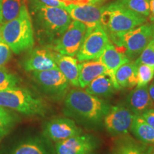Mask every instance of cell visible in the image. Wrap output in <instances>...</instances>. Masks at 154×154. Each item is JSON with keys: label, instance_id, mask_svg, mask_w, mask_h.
<instances>
[{"label": "cell", "instance_id": "cell-1", "mask_svg": "<svg viewBox=\"0 0 154 154\" xmlns=\"http://www.w3.org/2000/svg\"><path fill=\"white\" fill-rule=\"evenodd\" d=\"M146 18L114 1L102 6L101 25L106 32L110 41L121 47L123 36L128 31L145 24L147 22Z\"/></svg>", "mask_w": 154, "mask_h": 154}, {"label": "cell", "instance_id": "cell-2", "mask_svg": "<svg viewBox=\"0 0 154 154\" xmlns=\"http://www.w3.org/2000/svg\"><path fill=\"white\" fill-rule=\"evenodd\" d=\"M65 111L86 122L98 124L110 109L105 101L85 90L73 88L65 96Z\"/></svg>", "mask_w": 154, "mask_h": 154}, {"label": "cell", "instance_id": "cell-3", "mask_svg": "<svg viewBox=\"0 0 154 154\" xmlns=\"http://www.w3.org/2000/svg\"><path fill=\"white\" fill-rule=\"evenodd\" d=\"M1 39L16 54L33 47L34 31L26 3L23 4L16 18L2 24Z\"/></svg>", "mask_w": 154, "mask_h": 154}, {"label": "cell", "instance_id": "cell-4", "mask_svg": "<svg viewBox=\"0 0 154 154\" xmlns=\"http://www.w3.org/2000/svg\"><path fill=\"white\" fill-rule=\"evenodd\" d=\"M29 2L38 32L52 44L68 28L72 18L63 8L44 5L37 0Z\"/></svg>", "mask_w": 154, "mask_h": 154}, {"label": "cell", "instance_id": "cell-5", "mask_svg": "<svg viewBox=\"0 0 154 154\" xmlns=\"http://www.w3.org/2000/svg\"><path fill=\"white\" fill-rule=\"evenodd\" d=\"M0 106L27 116H43L47 111L46 103L41 98L19 86L0 91Z\"/></svg>", "mask_w": 154, "mask_h": 154}, {"label": "cell", "instance_id": "cell-6", "mask_svg": "<svg viewBox=\"0 0 154 154\" xmlns=\"http://www.w3.org/2000/svg\"><path fill=\"white\" fill-rule=\"evenodd\" d=\"M106 32L101 24L87 29L86 33L76 57L78 61L97 59L110 42Z\"/></svg>", "mask_w": 154, "mask_h": 154}, {"label": "cell", "instance_id": "cell-7", "mask_svg": "<svg viewBox=\"0 0 154 154\" xmlns=\"http://www.w3.org/2000/svg\"><path fill=\"white\" fill-rule=\"evenodd\" d=\"M87 28L83 23L72 20L68 28L51 44V49L63 55L75 57L85 37Z\"/></svg>", "mask_w": 154, "mask_h": 154}, {"label": "cell", "instance_id": "cell-8", "mask_svg": "<svg viewBox=\"0 0 154 154\" xmlns=\"http://www.w3.org/2000/svg\"><path fill=\"white\" fill-rule=\"evenodd\" d=\"M153 39L152 24H143L127 32L123 36L121 47L131 61L137 59L142 51Z\"/></svg>", "mask_w": 154, "mask_h": 154}, {"label": "cell", "instance_id": "cell-9", "mask_svg": "<svg viewBox=\"0 0 154 154\" xmlns=\"http://www.w3.org/2000/svg\"><path fill=\"white\" fill-rule=\"evenodd\" d=\"M32 73L35 82L48 95L54 98H60L68 90L69 85L68 80L58 67Z\"/></svg>", "mask_w": 154, "mask_h": 154}, {"label": "cell", "instance_id": "cell-10", "mask_svg": "<svg viewBox=\"0 0 154 154\" xmlns=\"http://www.w3.org/2000/svg\"><path fill=\"white\" fill-rule=\"evenodd\" d=\"M134 114L128 107L117 105L110 107L103 118L106 130L113 135H125L131 130Z\"/></svg>", "mask_w": 154, "mask_h": 154}, {"label": "cell", "instance_id": "cell-11", "mask_svg": "<svg viewBox=\"0 0 154 154\" xmlns=\"http://www.w3.org/2000/svg\"><path fill=\"white\" fill-rule=\"evenodd\" d=\"M82 130L74 121L63 117L51 119L45 124L44 128V135L54 142L82 134Z\"/></svg>", "mask_w": 154, "mask_h": 154}, {"label": "cell", "instance_id": "cell-12", "mask_svg": "<svg viewBox=\"0 0 154 154\" xmlns=\"http://www.w3.org/2000/svg\"><path fill=\"white\" fill-rule=\"evenodd\" d=\"M96 147L94 138L89 135L79 134L56 142V154H87Z\"/></svg>", "mask_w": 154, "mask_h": 154}, {"label": "cell", "instance_id": "cell-13", "mask_svg": "<svg viewBox=\"0 0 154 154\" xmlns=\"http://www.w3.org/2000/svg\"><path fill=\"white\" fill-rule=\"evenodd\" d=\"M55 51L46 48L32 49L22 62V66L26 72H42L57 68L54 57Z\"/></svg>", "mask_w": 154, "mask_h": 154}, {"label": "cell", "instance_id": "cell-14", "mask_svg": "<svg viewBox=\"0 0 154 154\" xmlns=\"http://www.w3.org/2000/svg\"><path fill=\"white\" fill-rule=\"evenodd\" d=\"M64 9L72 20L83 23L87 29L101 24L102 9L101 5L70 4Z\"/></svg>", "mask_w": 154, "mask_h": 154}, {"label": "cell", "instance_id": "cell-15", "mask_svg": "<svg viewBox=\"0 0 154 154\" xmlns=\"http://www.w3.org/2000/svg\"><path fill=\"white\" fill-rule=\"evenodd\" d=\"M97 59H99L106 68L108 75L112 79L115 88L116 89H120L116 82L115 74L117 69L121 65L131 61L126 55V54L120 51L118 48L113 45L112 42H110L106 46L103 53Z\"/></svg>", "mask_w": 154, "mask_h": 154}, {"label": "cell", "instance_id": "cell-16", "mask_svg": "<svg viewBox=\"0 0 154 154\" xmlns=\"http://www.w3.org/2000/svg\"><path fill=\"white\" fill-rule=\"evenodd\" d=\"M127 107L134 115L140 116L148 109L154 108V102L150 96L149 86H136L127 96Z\"/></svg>", "mask_w": 154, "mask_h": 154}, {"label": "cell", "instance_id": "cell-17", "mask_svg": "<svg viewBox=\"0 0 154 154\" xmlns=\"http://www.w3.org/2000/svg\"><path fill=\"white\" fill-rule=\"evenodd\" d=\"M55 61L58 69L64 75L69 84L75 87L79 86V63L76 58L71 56L63 55L56 52Z\"/></svg>", "mask_w": 154, "mask_h": 154}, {"label": "cell", "instance_id": "cell-18", "mask_svg": "<svg viewBox=\"0 0 154 154\" xmlns=\"http://www.w3.org/2000/svg\"><path fill=\"white\" fill-rule=\"evenodd\" d=\"M101 74H108V72L106 68L99 59L82 61L79 63V87L85 88L92 81Z\"/></svg>", "mask_w": 154, "mask_h": 154}, {"label": "cell", "instance_id": "cell-19", "mask_svg": "<svg viewBox=\"0 0 154 154\" xmlns=\"http://www.w3.org/2000/svg\"><path fill=\"white\" fill-rule=\"evenodd\" d=\"M119 88H131L137 84V65L130 61L121 65L115 74Z\"/></svg>", "mask_w": 154, "mask_h": 154}, {"label": "cell", "instance_id": "cell-20", "mask_svg": "<svg viewBox=\"0 0 154 154\" xmlns=\"http://www.w3.org/2000/svg\"><path fill=\"white\" fill-rule=\"evenodd\" d=\"M84 90L97 97H107L113 95L116 88L109 75L101 74L92 81Z\"/></svg>", "mask_w": 154, "mask_h": 154}, {"label": "cell", "instance_id": "cell-21", "mask_svg": "<svg viewBox=\"0 0 154 154\" xmlns=\"http://www.w3.org/2000/svg\"><path fill=\"white\" fill-rule=\"evenodd\" d=\"M4 154H50L47 148L38 138L23 140Z\"/></svg>", "mask_w": 154, "mask_h": 154}, {"label": "cell", "instance_id": "cell-22", "mask_svg": "<svg viewBox=\"0 0 154 154\" xmlns=\"http://www.w3.org/2000/svg\"><path fill=\"white\" fill-rule=\"evenodd\" d=\"M130 131L143 143L154 144V128L144 120L141 116L134 115Z\"/></svg>", "mask_w": 154, "mask_h": 154}, {"label": "cell", "instance_id": "cell-23", "mask_svg": "<svg viewBox=\"0 0 154 154\" xmlns=\"http://www.w3.org/2000/svg\"><path fill=\"white\" fill-rule=\"evenodd\" d=\"M18 121L13 111L0 106V140L7 136Z\"/></svg>", "mask_w": 154, "mask_h": 154}, {"label": "cell", "instance_id": "cell-24", "mask_svg": "<svg viewBox=\"0 0 154 154\" xmlns=\"http://www.w3.org/2000/svg\"><path fill=\"white\" fill-rule=\"evenodd\" d=\"M24 0H2V24L12 20L18 16L20 12Z\"/></svg>", "mask_w": 154, "mask_h": 154}, {"label": "cell", "instance_id": "cell-25", "mask_svg": "<svg viewBox=\"0 0 154 154\" xmlns=\"http://www.w3.org/2000/svg\"><path fill=\"white\" fill-rule=\"evenodd\" d=\"M116 2L142 16L148 17L150 13V0H116Z\"/></svg>", "mask_w": 154, "mask_h": 154}, {"label": "cell", "instance_id": "cell-26", "mask_svg": "<svg viewBox=\"0 0 154 154\" xmlns=\"http://www.w3.org/2000/svg\"><path fill=\"white\" fill-rule=\"evenodd\" d=\"M19 83L20 82L17 75L0 67V91L16 87Z\"/></svg>", "mask_w": 154, "mask_h": 154}, {"label": "cell", "instance_id": "cell-27", "mask_svg": "<svg viewBox=\"0 0 154 154\" xmlns=\"http://www.w3.org/2000/svg\"><path fill=\"white\" fill-rule=\"evenodd\" d=\"M154 78V69L146 64L137 65V84L136 86H147Z\"/></svg>", "mask_w": 154, "mask_h": 154}, {"label": "cell", "instance_id": "cell-28", "mask_svg": "<svg viewBox=\"0 0 154 154\" xmlns=\"http://www.w3.org/2000/svg\"><path fill=\"white\" fill-rule=\"evenodd\" d=\"M134 62L136 65H148L154 69V40L149 42Z\"/></svg>", "mask_w": 154, "mask_h": 154}, {"label": "cell", "instance_id": "cell-29", "mask_svg": "<svg viewBox=\"0 0 154 154\" xmlns=\"http://www.w3.org/2000/svg\"><path fill=\"white\" fill-rule=\"evenodd\" d=\"M115 154H149L143 148L131 141L119 143L115 149Z\"/></svg>", "mask_w": 154, "mask_h": 154}, {"label": "cell", "instance_id": "cell-30", "mask_svg": "<svg viewBox=\"0 0 154 154\" xmlns=\"http://www.w3.org/2000/svg\"><path fill=\"white\" fill-rule=\"evenodd\" d=\"M11 57V51L7 44L0 38V67L6 64Z\"/></svg>", "mask_w": 154, "mask_h": 154}, {"label": "cell", "instance_id": "cell-31", "mask_svg": "<svg viewBox=\"0 0 154 154\" xmlns=\"http://www.w3.org/2000/svg\"><path fill=\"white\" fill-rule=\"evenodd\" d=\"M140 116L143 117V119L150 126L154 128V108L148 109L147 111L143 112Z\"/></svg>", "mask_w": 154, "mask_h": 154}, {"label": "cell", "instance_id": "cell-32", "mask_svg": "<svg viewBox=\"0 0 154 154\" xmlns=\"http://www.w3.org/2000/svg\"><path fill=\"white\" fill-rule=\"evenodd\" d=\"M37 1L44 5L50 6V7H60L63 9L66 7V4L62 2L61 0H37Z\"/></svg>", "mask_w": 154, "mask_h": 154}, {"label": "cell", "instance_id": "cell-33", "mask_svg": "<svg viewBox=\"0 0 154 154\" xmlns=\"http://www.w3.org/2000/svg\"><path fill=\"white\" fill-rule=\"evenodd\" d=\"M104 0H68L69 5L76 4V5H101Z\"/></svg>", "mask_w": 154, "mask_h": 154}, {"label": "cell", "instance_id": "cell-34", "mask_svg": "<svg viewBox=\"0 0 154 154\" xmlns=\"http://www.w3.org/2000/svg\"><path fill=\"white\" fill-rule=\"evenodd\" d=\"M149 19L154 24V0H150Z\"/></svg>", "mask_w": 154, "mask_h": 154}, {"label": "cell", "instance_id": "cell-35", "mask_svg": "<svg viewBox=\"0 0 154 154\" xmlns=\"http://www.w3.org/2000/svg\"><path fill=\"white\" fill-rule=\"evenodd\" d=\"M149 92L150 96L154 102V83H152L151 85L149 86Z\"/></svg>", "mask_w": 154, "mask_h": 154}, {"label": "cell", "instance_id": "cell-36", "mask_svg": "<svg viewBox=\"0 0 154 154\" xmlns=\"http://www.w3.org/2000/svg\"><path fill=\"white\" fill-rule=\"evenodd\" d=\"M2 0H0V24L2 22Z\"/></svg>", "mask_w": 154, "mask_h": 154}, {"label": "cell", "instance_id": "cell-37", "mask_svg": "<svg viewBox=\"0 0 154 154\" xmlns=\"http://www.w3.org/2000/svg\"><path fill=\"white\" fill-rule=\"evenodd\" d=\"M149 154H154V147L151 150V151H149Z\"/></svg>", "mask_w": 154, "mask_h": 154}, {"label": "cell", "instance_id": "cell-38", "mask_svg": "<svg viewBox=\"0 0 154 154\" xmlns=\"http://www.w3.org/2000/svg\"><path fill=\"white\" fill-rule=\"evenodd\" d=\"M152 28H153V40H154V24H152Z\"/></svg>", "mask_w": 154, "mask_h": 154}, {"label": "cell", "instance_id": "cell-39", "mask_svg": "<svg viewBox=\"0 0 154 154\" xmlns=\"http://www.w3.org/2000/svg\"><path fill=\"white\" fill-rule=\"evenodd\" d=\"M1 27H2V25L0 24V38H1Z\"/></svg>", "mask_w": 154, "mask_h": 154}, {"label": "cell", "instance_id": "cell-40", "mask_svg": "<svg viewBox=\"0 0 154 154\" xmlns=\"http://www.w3.org/2000/svg\"><path fill=\"white\" fill-rule=\"evenodd\" d=\"M87 154H94L93 152H91V153H87Z\"/></svg>", "mask_w": 154, "mask_h": 154}, {"label": "cell", "instance_id": "cell-41", "mask_svg": "<svg viewBox=\"0 0 154 154\" xmlns=\"http://www.w3.org/2000/svg\"><path fill=\"white\" fill-rule=\"evenodd\" d=\"M153 79H154V78H153ZM153 83H154V79H153Z\"/></svg>", "mask_w": 154, "mask_h": 154}]
</instances>
